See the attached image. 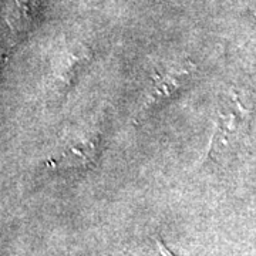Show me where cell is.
<instances>
[{
	"instance_id": "6da1fadb",
	"label": "cell",
	"mask_w": 256,
	"mask_h": 256,
	"mask_svg": "<svg viewBox=\"0 0 256 256\" xmlns=\"http://www.w3.org/2000/svg\"><path fill=\"white\" fill-rule=\"evenodd\" d=\"M195 74L196 66L190 60L166 64L156 68L150 78V84L134 116V122L141 124L180 92H182L194 80Z\"/></svg>"
},
{
	"instance_id": "7a4b0ae2",
	"label": "cell",
	"mask_w": 256,
	"mask_h": 256,
	"mask_svg": "<svg viewBox=\"0 0 256 256\" xmlns=\"http://www.w3.org/2000/svg\"><path fill=\"white\" fill-rule=\"evenodd\" d=\"M252 112L242 104L236 94L220 106L215 130L208 146V160L220 161L238 152V148L249 137Z\"/></svg>"
},
{
	"instance_id": "3957f363",
	"label": "cell",
	"mask_w": 256,
	"mask_h": 256,
	"mask_svg": "<svg viewBox=\"0 0 256 256\" xmlns=\"http://www.w3.org/2000/svg\"><path fill=\"white\" fill-rule=\"evenodd\" d=\"M101 132L98 130L77 131L64 140L60 151L44 165L52 170H82L97 164L101 156Z\"/></svg>"
},
{
	"instance_id": "277c9868",
	"label": "cell",
	"mask_w": 256,
	"mask_h": 256,
	"mask_svg": "<svg viewBox=\"0 0 256 256\" xmlns=\"http://www.w3.org/2000/svg\"><path fill=\"white\" fill-rule=\"evenodd\" d=\"M44 3L46 0H10L6 10V23L9 28V44L3 54V62H8L13 50L30 33Z\"/></svg>"
},
{
	"instance_id": "5b68a950",
	"label": "cell",
	"mask_w": 256,
	"mask_h": 256,
	"mask_svg": "<svg viewBox=\"0 0 256 256\" xmlns=\"http://www.w3.org/2000/svg\"><path fill=\"white\" fill-rule=\"evenodd\" d=\"M92 58V50L87 46H74L63 56L58 64V73H56L57 92H66L70 90L73 82L77 78L82 67Z\"/></svg>"
},
{
	"instance_id": "8992f818",
	"label": "cell",
	"mask_w": 256,
	"mask_h": 256,
	"mask_svg": "<svg viewBox=\"0 0 256 256\" xmlns=\"http://www.w3.org/2000/svg\"><path fill=\"white\" fill-rule=\"evenodd\" d=\"M156 245H158V250H160V254L162 256H175L168 248L165 246V244L161 240V239H156Z\"/></svg>"
}]
</instances>
